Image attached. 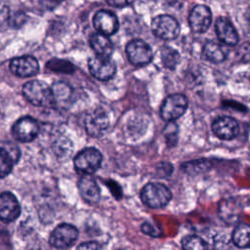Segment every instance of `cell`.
Wrapping results in <instances>:
<instances>
[{
    "mask_svg": "<svg viewBox=\"0 0 250 250\" xmlns=\"http://www.w3.org/2000/svg\"><path fill=\"white\" fill-rule=\"evenodd\" d=\"M232 241L239 248L250 247V226L239 224L232 232Z\"/></svg>",
    "mask_w": 250,
    "mask_h": 250,
    "instance_id": "cell-23",
    "label": "cell"
},
{
    "mask_svg": "<svg viewBox=\"0 0 250 250\" xmlns=\"http://www.w3.org/2000/svg\"><path fill=\"white\" fill-rule=\"evenodd\" d=\"M213 133L222 140H231L238 135L239 125L237 121L229 116H221L212 124Z\"/></svg>",
    "mask_w": 250,
    "mask_h": 250,
    "instance_id": "cell-14",
    "label": "cell"
},
{
    "mask_svg": "<svg viewBox=\"0 0 250 250\" xmlns=\"http://www.w3.org/2000/svg\"><path fill=\"white\" fill-rule=\"evenodd\" d=\"M12 133L15 139L20 142H31L37 137L39 133V125L34 118L30 116H24L20 118L14 124Z\"/></svg>",
    "mask_w": 250,
    "mask_h": 250,
    "instance_id": "cell-10",
    "label": "cell"
},
{
    "mask_svg": "<svg viewBox=\"0 0 250 250\" xmlns=\"http://www.w3.org/2000/svg\"><path fill=\"white\" fill-rule=\"evenodd\" d=\"M19 147L12 143H3L0 149V172L1 177L5 178L13 169V166L20 158Z\"/></svg>",
    "mask_w": 250,
    "mask_h": 250,
    "instance_id": "cell-15",
    "label": "cell"
},
{
    "mask_svg": "<svg viewBox=\"0 0 250 250\" xmlns=\"http://www.w3.org/2000/svg\"><path fill=\"white\" fill-rule=\"evenodd\" d=\"M215 29L219 40L229 46H234L238 43L237 32L232 23L226 18H219L215 24Z\"/></svg>",
    "mask_w": 250,
    "mask_h": 250,
    "instance_id": "cell-17",
    "label": "cell"
},
{
    "mask_svg": "<svg viewBox=\"0 0 250 250\" xmlns=\"http://www.w3.org/2000/svg\"><path fill=\"white\" fill-rule=\"evenodd\" d=\"M240 213L241 209L239 204L232 198L225 199L219 204L218 214L220 218L229 225L236 223L240 217Z\"/></svg>",
    "mask_w": 250,
    "mask_h": 250,
    "instance_id": "cell-19",
    "label": "cell"
},
{
    "mask_svg": "<svg viewBox=\"0 0 250 250\" xmlns=\"http://www.w3.org/2000/svg\"><path fill=\"white\" fill-rule=\"evenodd\" d=\"M94 27L104 35H112L118 29L117 17L110 11L102 10L95 14L93 19Z\"/></svg>",
    "mask_w": 250,
    "mask_h": 250,
    "instance_id": "cell-12",
    "label": "cell"
},
{
    "mask_svg": "<svg viewBox=\"0 0 250 250\" xmlns=\"http://www.w3.org/2000/svg\"><path fill=\"white\" fill-rule=\"evenodd\" d=\"M106 2L113 7H125L130 5L133 0H106Z\"/></svg>",
    "mask_w": 250,
    "mask_h": 250,
    "instance_id": "cell-29",
    "label": "cell"
},
{
    "mask_svg": "<svg viewBox=\"0 0 250 250\" xmlns=\"http://www.w3.org/2000/svg\"><path fill=\"white\" fill-rule=\"evenodd\" d=\"M78 238V229L70 224L59 225L50 234L49 242L57 249H65L73 245Z\"/></svg>",
    "mask_w": 250,
    "mask_h": 250,
    "instance_id": "cell-6",
    "label": "cell"
},
{
    "mask_svg": "<svg viewBox=\"0 0 250 250\" xmlns=\"http://www.w3.org/2000/svg\"><path fill=\"white\" fill-rule=\"evenodd\" d=\"M55 105H65L70 104V99L72 97V91L70 87L63 82H57L52 87Z\"/></svg>",
    "mask_w": 250,
    "mask_h": 250,
    "instance_id": "cell-22",
    "label": "cell"
},
{
    "mask_svg": "<svg viewBox=\"0 0 250 250\" xmlns=\"http://www.w3.org/2000/svg\"><path fill=\"white\" fill-rule=\"evenodd\" d=\"M90 45L97 56L109 58L113 53L114 47L108 36L102 33H94L90 36Z\"/></svg>",
    "mask_w": 250,
    "mask_h": 250,
    "instance_id": "cell-20",
    "label": "cell"
},
{
    "mask_svg": "<svg viewBox=\"0 0 250 250\" xmlns=\"http://www.w3.org/2000/svg\"><path fill=\"white\" fill-rule=\"evenodd\" d=\"M242 59L246 62H250V44H244L242 46Z\"/></svg>",
    "mask_w": 250,
    "mask_h": 250,
    "instance_id": "cell-30",
    "label": "cell"
},
{
    "mask_svg": "<svg viewBox=\"0 0 250 250\" xmlns=\"http://www.w3.org/2000/svg\"><path fill=\"white\" fill-rule=\"evenodd\" d=\"M10 69L17 76L29 77L39 71V63L37 60L31 56H22L11 61Z\"/></svg>",
    "mask_w": 250,
    "mask_h": 250,
    "instance_id": "cell-13",
    "label": "cell"
},
{
    "mask_svg": "<svg viewBox=\"0 0 250 250\" xmlns=\"http://www.w3.org/2000/svg\"><path fill=\"white\" fill-rule=\"evenodd\" d=\"M184 250H208L207 243L199 236L188 235L182 239Z\"/></svg>",
    "mask_w": 250,
    "mask_h": 250,
    "instance_id": "cell-24",
    "label": "cell"
},
{
    "mask_svg": "<svg viewBox=\"0 0 250 250\" xmlns=\"http://www.w3.org/2000/svg\"><path fill=\"white\" fill-rule=\"evenodd\" d=\"M102 160L103 155L100 150L95 147H87L78 152L74 157V167L78 172L93 174L101 167Z\"/></svg>",
    "mask_w": 250,
    "mask_h": 250,
    "instance_id": "cell-3",
    "label": "cell"
},
{
    "mask_svg": "<svg viewBox=\"0 0 250 250\" xmlns=\"http://www.w3.org/2000/svg\"><path fill=\"white\" fill-rule=\"evenodd\" d=\"M142 230H143L145 233L149 234V235H153V236L158 235V234H157V231H156L155 229H154V227H153L151 224H149V223H145V224H143V226H142Z\"/></svg>",
    "mask_w": 250,
    "mask_h": 250,
    "instance_id": "cell-28",
    "label": "cell"
},
{
    "mask_svg": "<svg viewBox=\"0 0 250 250\" xmlns=\"http://www.w3.org/2000/svg\"><path fill=\"white\" fill-rule=\"evenodd\" d=\"M24 98L36 106H52L55 105V100L52 88L46 83L38 80L28 81L22 87Z\"/></svg>",
    "mask_w": 250,
    "mask_h": 250,
    "instance_id": "cell-1",
    "label": "cell"
},
{
    "mask_svg": "<svg viewBox=\"0 0 250 250\" xmlns=\"http://www.w3.org/2000/svg\"><path fill=\"white\" fill-rule=\"evenodd\" d=\"M202 57L214 63L222 62L227 58V52L222 45L214 41L207 42L202 50Z\"/></svg>",
    "mask_w": 250,
    "mask_h": 250,
    "instance_id": "cell-21",
    "label": "cell"
},
{
    "mask_svg": "<svg viewBox=\"0 0 250 250\" xmlns=\"http://www.w3.org/2000/svg\"><path fill=\"white\" fill-rule=\"evenodd\" d=\"M161 61L165 67L172 69L175 68L178 64L180 61V55L176 50L170 47H165L161 51Z\"/></svg>",
    "mask_w": 250,
    "mask_h": 250,
    "instance_id": "cell-25",
    "label": "cell"
},
{
    "mask_svg": "<svg viewBox=\"0 0 250 250\" xmlns=\"http://www.w3.org/2000/svg\"><path fill=\"white\" fill-rule=\"evenodd\" d=\"M177 133H178L177 125L173 122H169L167 124V126L165 127V131H164V135L166 137V140H167V143L169 144V146H174L176 144Z\"/></svg>",
    "mask_w": 250,
    "mask_h": 250,
    "instance_id": "cell-26",
    "label": "cell"
},
{
    "mask_svg": "<svg viewBox=\"0 0 250 250\" xmlns=\"http://www.w3.org/2000/svg\"><path fill=\"white\" fill-rule=\"evenodd\" d=\"M77 250H102V247L99 243L95 241H89V242H83L78 247Z\"/></svg>",
    "mask_w": 250,
    "mask_h": 250,
    "instance_id": "cell-27",
    "label": "cell"
},
{
    "mask_svg": "<svg viewBox=\"0 0 250 250\" xmlns=\"http://www.w3.org/2000/svg\"><path fill=\"white\" fill-rule=\"evenodd\" d=\"M245 21H246V25L248 27V30L250 31V7L245 12Z\"/></svg>",
    "mask_w": 250,
    "mask_h": 250,
    "instance_id": "cell-31",
    "label": "cell"
},
{
    "mask_svg": "<svg viewBox=\"0 0 250 250\" xmlns=\"http://www.w3.org/2000/svg\"><path fill=\"white\" fill-rule=\"evenodd\" d=\"M78 188L83 199L89 204H96L101 197L100 188L97 182L90 176L82 177L78 182Z\"/></svg>",
    "mask_w": 250,
    "mask_h": 250,
    "instance_id": "cell-18",
    "label": "cell"
},
{
    "mask_svg": "<svg viewBox=\"0 0 250 250\" xmlns=\"http://www.w3.org/2000/svg\"><path fill=\"white\" fill-rule=\"evenodd\" d=\"M21 214V207L16 196L8 191L0 196V218L3 222H13Z\"/></svg>",
    "mask_w": 250,
    "mask_h": 250,
    "instance_id": "cell-16",
    "label": "cell"
},
{
    "mask_svg": "<svg viewBox=\"0 0 250 250\" xmlns=\"http://www.w3.org/2000/svg\"><path fill=\"white\" fill-rule=\"evenodd\" d=\"M151 29L154 35L164 40L175 39L180 32V24L169 15H159L152 20Z\"/></svg>",
    "mask_w": 250,
    "mask_h": 250,
    "instance_id": "cell-5",
    "label": "cell"
},
{
    "mask_svg": "<svg viewBox=\"0 0 250 250\" xmlns=\"http://www.w3.org/2000/svg\"><path fill=\"white\" fill-rule=\"evenodd\" d=\"M84 126L90 136L101 137L108 129V115L103 108H96L85 115Z\"/></svg>",
    "mask_w": 250,
    "mask_h": 250,
    "instance_id": "cell-7",
    "label": "cell"
},
{
    "mask_svg": "<svg viewBox=\"0 0 250 250\" xmlns=\"http://www.w3.org/2000/svg\"><path fill=\"white\" fill-rule=\"evenodd\" d=\"M126 55L131 63L137 66L147 64L151 62L153 54L152 50L145 41L134 39L126 45Z\"/></svg>",
    "mask_w": 250,
    "mask_h": 250,
    "instance_id": "cell-8",
    "label": "cell"
},
{
    "mask_svg": "<svg viewBox=\"0 0 250 250\" xmlns=\"http://www.w3.org/2000/svg\"><path fill=\"white\" fill-rule=\"evenodd\" d=\"M141 199L148 207L159 209L164 207L172 197L170 189L160 183H148L141 190Z\"/></svg>",
    "mask_w": 250,
    "mask_h": 250,
    "instance_id": "cell-2",
    "label": "cell"
},
{
    "mask_svg": "<svg viewBox=\"0 0 250 250\" xmlns=\"http://www.w3.org/2000/svg\"><path fill=\"white\" fill-rule=\"evenodd\" d=\"M88 67L91 74L98 80L107 81L116 72V65L112 60L106 57L96 56L89 60Z\"/></svg>",
    "mask_w": 250,
    "mask_h": 250,
    "instance_id": "cell-9",
    "label": "cell"
},
{
    "mask_svg": "<svg viewBox=\"0 0 250 250\" xmlns=\"http://www.w3.org/2000/svg\"><path fill=\"white\" fill-rule=\"evenodd\" d=\"M47 1H49V2H54V3H60V2H62V0H47Z\"/></svg>",
    "mask_w": 250,
    "mask_h": 250,
    "instance_id": "cell-32",
    "label": "cell"
},
{
    "mask_svg": "<svg viewBox=\"0 0 250 250\" xmlns=\"http://www.w3.org/2000/svg\"><path fill=\"white\" fill-rule=\"evenodd\" d=\"M188 108V100L182 94H173L168 96L160 107L162 119L172 122L182 116Z\"/></svg>",
    "mask_w": 250,
    "mask_h": 250,
    "instance_id": "cell-4",
    "label": "cell"
},
{
    "mask_svg": "<svg viewBox=\"0 0 250 250\" xmlns=\"http://www.w3.org/2000/svg\"><path fill=\"white\" fill-rule=\"evenodd\" d=\"M212 21V14L210 9L205 5H196L190 11L188 16V23L194 32H205Z\"/></svg>",
    "mask_w": 250,
    "mask_h": 250,
    "instance_id": "cell-11",
    "label": "cell"
}]
</instances>
